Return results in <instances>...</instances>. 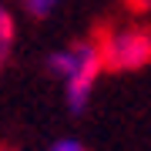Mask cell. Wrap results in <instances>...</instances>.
Wrapping results in <instances>:
<instances>
[{"label": "cell", "mask_w": 151, "mask_h": 151, "mask_svg": "<svg viewBox=\"0 0 151 151\" xmlns=\"http://www.w3.org/2000/svg\"><path fill=\"white\" fill-rule=\"evenodd\" d=\"M97 44H101L104 70L131 74L151 64V30L141 24H111L97 37Z\"/></svg>", "instance_id": "2"}, {"label": "cell", "mask_w": 151, "mask_h": 151, "mask_svg": "<svg viewBox=\"0 0 151 151\" xmlns=\"http://www.w3.org/2000/svg\"><path fill=\"white\" fill-rule=\"evenodd\" d=\"M14 4L20 7L27 17H34V20H47V17L54 14L64 0H14Z\"/></svg>", "instance_id": "4"}, {"label": "cell", "mask_w": 151, "mask_h": 151, "mask_svg": "<svg viewBox=\"0 0 151 151\" xmlns=\"http://www.w3.org/2000/svg\"><path fill=\"white\" fill-rule=\"evenodd\" d=\"M14 44H17V17H14V7L0 0V60L14 54Z\"/></svg>", "instance_id": "3"}, {"label": "cell", "mask_w": 151, "mask_h": 151, "mask_svg": "<svg viewBox=\"0 0 151 151\" xmlns=\"http://www.w3.org/2000/svg\"><path fill=\"white\" fill-rule=\"evenodd\" d=\"M44 151H87V148H84V141H77V138H57L54 145H47Z\"/></svg>", "instance_id": "5"}, {"label": "cell", "mask_w": 151, "mask_h": 151, "mask_svg": "<svg viewBox=\"0 0 151 151\" xmlns=\"http://www.w3.org/2000/svg\"><path fill=\"white\" fill-rule=\"evenodd\" d=\"M44 67L60 84V94H64V104L70 114H84L91 108L97 81L104 74V57H101L97 37H77L54 47L44 60Z\"/></svg>", "instance_id": "1"}]
</instances>
